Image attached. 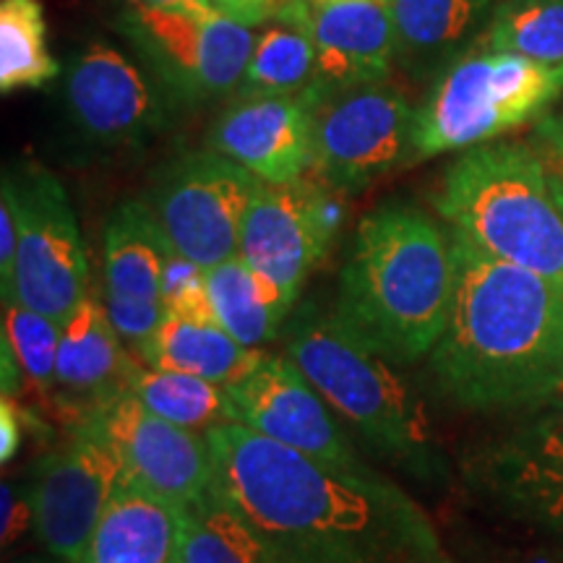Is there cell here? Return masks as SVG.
Masks as SVG:
<instances>
[{
	"label": "cell",
	"mask_w": 563,
	"mask_h": 563,
	"mask_svg": "<svg viewBox=\"0 0 563 563\" xmlns=\"http://www.w3.org/2000/svg\"><path fill=\"white\" fill-rule=\"evenodd\" d=\"M217 488L272 563H452L428 514L376 470H334L238 422L211 428Z\"/></svg>",
	"instance_id": "cell-1"
},
{
	"label": "cell",
	"mask_w": 563,
	"mask_h": 563,
	"mask_svg": "<svg viewBox=\"0 0 563 563\" xmlns=\"http://www.w3.org/2000/svg\"><path fill=\"white\" fill-rule=\"evenodd\" d=\"M456 292L431 373L470 412H530L563 394V287L452 235Z\"/></svg>",
	"instance_id": "cell-2"
},
{
	"label": "cell",
	"mask_w": 563,
	"mask_h": 563,
	"mask_svg": "<svg viewBox=\"0 0 563 563\" xmlns=\"http://www.w3.org/2000/svg\"><path fill=\"white\" fill-rule=\"evenodd\" d=\"M454 241L426 211L384 203L357 224L334 316L394 365L428 357L449 327Z\"/></svg>",
	"instance_id": "cell-3"
},
{
	"label": "cell",
	"mask_w": 563,
	"mask_h": 563,
	"mask_svg": "<svg viewBox=\"0 0 563 563\" xmlns=\"http://www.w3.org/2000/svg\"><path fill=\"white\" fill-rule=\"evenodd\" d=\"M435 209L485 256L563 287V209L553 170L525 144H481L441 175Z\"/></svg>",
	"instance_id": "cell-4"
},
{
	"label": "cell",
	"mask_w": 563,
	"mask_h": 563,
	"mask_svg": "<svg viewBox=\"0 0 563 563\" xmlns=\"http://www.w3.org/2000/svg\"><path fill=\"white\" fill-rule=\"evenodd\" d=\"M285 355L373 452L407 473H431L435 439L426 405L394 363L352 334L334 311L306 308L292 321Z\"/></svg>",
	"instance_id": "cell-5"
},
{
	"label": "cell",
	"mask_w": 563,
	"mask_h": 563,
	"mask_svg": "<svg viewBox=\"0 0 563 563\" xmlns=\"http://www.w3.org/2000/svg\"><path fill=\"white\" fill-rule=\"evenodd\" d=\"M563 89V70L511 53H464L415 112V159L490 144L538 118Z\"/></svg>",
	"instance_id": "cell-6"
},
{
	"label": "cell",
	"mask_w": 563,
	"mask_h": 563,
	"mask_svg": "<svg viewBox=\"0 0 563 563\" xmlns=\"http://www.w3.org/2000/svg\"><path fill=\"white\" fill-rule=\"evenodd\" d=\"M258 183L214 150L180 154L154 175L150 207L175 256L207 272L241 251V228Z\"/></svg>",
	"instance_id": "cell-7"
},
{
	"label": "cell",
	"mask_w": 563,
	"mask_h": 563,
	"mask_svg": "<svg viewBox=\"0 0 563 563\" xmlns=\"http://www.w3.org/2000/svg\"><path fill=\"white\" fill-rule=\"evenodd\" d=\"M313 170L327 186L363 191L412 162L415 112L391 84L350 87L311 102Z\"/></svg>",
	"instance_id": "cell-8"
},
{
	"label": "cell",
	"mask_w": 563,
	"mask_h": 563,
	"mask_svg": "<svg viewBox=\"0 0 563 563\" xmlns=\"http://www.w3.org/2000/svg\"><path fill=\"white\" fill-rule=\"evenodd\" d=\"M121 30L152 60L162 81L186 100H209L238 91L256 40L251 26L209 3L162 9L129 5Z\"/></svg>",
	"instance_id": "cell-9"
},
{
	"label": "cell",
	"mask_w": 563,
	"mask_h": 563,
	"mask_svg": "<svg viewBox=\"0 0 563 563\" xmlns=\"http://www.w3.org/2000/svg\"><path fill=\"white\" fill-rule=\"evenodd\" d=\"M11 180L16 191L19 253L9 302L63 323L89 298V264L79 220L53 173L26 167L21 178Z\"/></svg>",
	"instance_id": "cell-10"
},
{
	"label": "cell",
	"mask_w": 563,
	"mask_h": 563,
	"mask_svg": "<svg viewBox=\"0 0 563 563\" xmlns=\"http://www.w3.org/2000/svg\"><path fill=\"white\" fill-rule=\"evenodd\" d=\"M123 483V464L97 422L70 426L68 439L34 467V532L58 561L79 563Z\"/></svg>",
	"instance_id": "cell-11"
},
{
	"label": "cell",
	"mask_w": 563,
	"mask_h": 563,
	"mask_svg": "<svg viewBox=\"0 0 563 563\" xmlns=\"http://www.w3.org/2000/svg\"><path fill=\"white\" fill-rule=\"evenodd\" d=\"M228 391L238 426L327 467H368L327 399L287 355H266Z\"/></svg>",
	"instance_id": "cell-12"
},
{
	"label": "cell",
	"mask_w": 563,
	"mask_h": 563,
	"mask_svg": "<svg viewBox=\"0 0 563 563\" xmlns=\"http://www.w3.org/2000/svg\"><path fill=\"white\" fill-rule=\"evenodd\" d=\"M334 232L336 209L316 183H258L245 211L238 256L272 279L295 306Z\"/></svg>",
	"instance_id": "cell-13"
},
{
	"label": "cell",
	"mask_w": 563,
	"mask_h": 563,
	"mask_svg": "<svg viewBox=\"0 0 563 563\" xmlns=\"http://www.w3.org/2000/svg\"><path fill=\"white\" fill-rule=\"evenodd\" d=\"M95 422L121 460L125 481L173 509L199 501L214 485L207 435L159 418L131 391Z\"/></svg>",
	"instance_id": "cell-14"
},
{
	"label": "cell",
	"mask_w": 563,
	"mask_h": 563,
	"mask_svg": "<svg viewBox=\"0 0 563 563\" xmlns=\"http://www.w3.org/2000/svg\"><path fill=\"white\" fill-rule=\"evenodd\" d=\"M173 249L144 199L112 209L104 224V308L121 340L141 347L165 316Z\"/></svg>",
	"instance_id": "cell-15"
},
{
	"label": "cell",
	"mask_w": 563,
	"mask_h": 563,
	"mask_svg": "<svg viewBox=\"0 0 563 563\" xmlns=\"http://www.w3.org/2000/svg\"><path fill=\"white\" fill-rule=\"evenodd\" d=\"M139 361L150 368L188 373L220 386L243 382L262 365L266 352L245 347L211 311L203 272L183 262L180 277H167L165 316L146 340Z\"/></svg>",
	"instance_id": "cell-16"
},
{
	"label": "cell",
	"mask_w": 563,
	"mask_h": 563,
	"mask_svg": "<svg viewBox=\"0 0 563 563\" xmlns=\"http://www.w3.org/2000/svg\"><path fill=\"white\" fill-rule=\"evenodd\" d=\"M483 477L506 511L563 538V394L525 412L485 454Z\"/></svg>",
	"instance_id": "cell-17"
},
{
	"label": "cell",
	"mask_w": 563,
	"mask_h": 563,
	"mask_svg": "<svg viewBox=\"0 0 563 563\" xmlns=\"http://www.w3.org/2000/svg\"><path fill=\"white\" fill-rule=\"evenodd\" d=\"M136 363L112 327L104 302L89 295L63 321L53 402L70 426L100 420L104 410L131 391Z\"/></svg>",
	"instance_id": "cell-18"
},
{
	"label": "cell",
	"mask_w": 563,
	"mask_h": 563,
	"mask_svg": "<svg viewBox=\"0 0 563 563\" xmlns=\"http://www.w3.org/2000/svg\"><path fill=\"white\" fill-rule=\"evenodd\" d=\"M224 154L262 183H292L313 167V108L302 95L238 100L209 133Z\"/></svg>",
	"instance_id": "cell-19"
},
{
	"label": "cell",
	"mask_w": 563,
	"mask_h": 563,
	"mask_svg": "<svg viewBox=\"0 0 563 563\" xmlns=\"http://www.w3.org/2000/svg\"><path fill=\"white\" fill-rule=\"evenodd\" d=\"M316 74L306 100L386 81L397 60L391 5L384 0H321L311 9Z\"/></svg>",
	"instance_id": "cell-20"
},
{
	"label": "cell",
	"mask_w": 563,
	"mask_h": 563,
	"mask_svg": "<svg viewBox=\"0 0 563 563\" xmlns=\"http://www.w3.org/2000/svg\"><path fill=\"white\" fill-rule=\"evenodd\" d=\"M66 102L76 129L104 146L136 144L159 123L157 100L141 70L104 42L74 60Z\"/></svg>",
	"instance_id": "cell-21"
},
{
	"label": "cell",
	"mask_w": 563,
	"mask_h": 563,
	"mask_svg": "<svg viewBox=\"0 0 563 563\" xmlns=\"http://www.w3.org/2000/svg\"><path fill=\"white\" fill-rule=\"evenodd\" d=\"M79 563H178L175 509L123 477Z\"/></svg>",
	"instance_id": "cell-22"
},
{
	"label": "cell",
	"mask_w": 563,
	"mask_h": 563,
	"mask_svg": "<svg viewBox=\"0 0 563 563\" xmlns=\"http://www.w3.org/2000/svg\"><path fill=\"white\" fill-rule=\"evenodd\" d=\"M397 63L415 76L452 66L488 16L490 0H391Z\"/></svg>",
	"instance_id": "cell-23"
},
{
	"label": "cell",
	"mask_w": 563,
	"mask_h": 563,
	"mask_svg": "<svg viewBox=\"0 0 563 563\" xmlns=\"http://www.w3.org/2000/svg\"><path fill=\"white\" fill-rule=\"evenodd\" d=\"M313 0H298L277 19L266 21L253 40V51L238 87V100L306 95L316 74L311 37Z\"/></svg>",
	"instance_id": "cell-24"
},
{
	"label": "cell",
	"mask_w": 563,
	"mask_h": 563,
	"mask_svg": "<svg viewBox=\"0 0 563 563\" xmlns=\"http://www.w3.org/2000/svg\"><path fill=\"white\" fill-rule=\"evenodd\" d=\"M203 287L217 321L245 347L262 350L277 336L292 302L241 256L203 272Z\"/></svg>",
	"instance_id": "cell-25"
},
{
	"label": "cell",
	"mask_w": 563,
	"mask_h": 563,
	"mask_svg": "<svg viewBox=\"0 0 563 563\" xmlns=\"http://www.w3.org/2000/svg\"><path fill=\"white\" fill-rule=\"evenodd\" d=\"M178 563H272L262 540L224 501L217 481L199 501L175 509Z\"/></svg>",
	"instance_id": "cell-26"
},
{
	"label": "cell",
	"mask_w": 563,
	"mask_h": 563,
	"mask_svg": "<svg viewBox=\"0 0 563 563\" xmlns=\"http://www.w3.org/2000/svg\"><path fill=\"white\" fill-rule=\"evenodd\" d=\"M131 394L154 415L199 435L235 422L228 386L188 373L150 368L139 361L131 373Z\"/></svg>",
	"instance_id": "cell-27"
},
{
	"label": "cell",
	"mask_w": 563,
	"mask_h": 563,
	"mask_svg": "<svg viewBox=\"0 0 563 563\" xmlns=\"http://www.w3.org/2000/svg\"><path fill=\"white\" fill-rule=\"evenodd\" d=\"M58 74L40 0H0V91L40 89Z\"/></svg>",
	"instance_id": "cell-28"
},
{
	"label": "cell",
	"mask_w": 563,
	"mask_h": 563,
	"mask_svg": "<svg viewBox=\"0 0 563 563\" xmlns=\"http://www.w3.org/2000/svg\"><path fill=\"white\" fill-rule=\"evenodd\" d=\"M483 47L563 70V0L506 3L493 13Z\"/></svg>",
	"instance_id": "cell-29"
},
{
	"label": "cell",
	"mask_w": 563,
	"mask_h": 563,
	"mask_svg": "<svg viewBox=\"0 0 563 563\" xmlns=\"http://www.w3.org/2000/svg\"><path fill=\"white\" fill-rule=\"evenodd\" d=\"M63 323L51 316L30 311V308L9 302L3 306V340L11 344L24 382L34 389L53 391L55 365H58Z\"/></svg>",
	"instance_id": "cell-30"
},
{
	"label": "cell",
	"mask_w": 563,
	"mask_h": 563,
	"mask_svg": "<svg viewBox=\"0 0 563 563\" xmlns=\"http://www.w3.org/2000/svg\"><path fill=\"white\" fill-rule=\"evenodd\" d=\"M16 253H19L16 191H13V180L9 178V173H5L3 196H0V295H3V302L11 300Z\"/></svg>",
	"instance_id": "cell-31"
},
{
	"label": "cell",
	"mask_w": 563,
	"mask_h": 563,
	"mask_svg": "<svg viewBox=\"0 0 563 563\" xmlns=\"http://www.w3.org/2000/svg\"><path fill=\"white\" fill-rule=\"evenodd\" d=\"M3 525H0V532H3V545L16 543L24 532L34 530V509H32V493L30 483H3Z\"/></svg>",
	"instance_id": "cell-32"
},
{
	"label": "cell",
	"mask_w": 563,
	"mask_h": 563,
	"mask_svg": "<svg viewBox=\"0 0 563 563\" xmlns=\"http://www.w3.org/2000/svg\"><path fill=\"white\" fill-rule=\"evenodd\" d=\"M21 443V415L11 397H3L0 402V460L9 462L19 452Z\"/></svg>",
	"instance_id": "cell-33"
},
{
	"label": "cell",
	"mask_w": 563,
	"mask_h": 563,
	"mask_svg": "<svg viewBox=\"0 0 563 563\" xmlns=\"http://www.w3.org/2000/svg\"><path fill=\"white\" fill-rule=\"evenodd\" d=\"M540 141H543V157L551 170L563 178V115L548 118L540 123Z\"/></svg>",
	"instance_id": "cell-34"
},
{
	"label": "cell",
	"mask_w": 563,
	"mask_h": 563,
	"mask_svg": "<svg viewBox=\"0 0 563 563\" xmlns=\"http://www.w3.org/2000/svg\"><path fill=\"white\" fill-rule=\"evenodd\" d=\"M298 0H241V13H238V21L245 26H262L266 21L277 19L282 11L290 9Z\"/></svg>",
	"instance_id": "cell-35"
},
{
	"label": "cell",
	"mask_w": 563,
	"mask_h": 563,
	"mask_svg": "<svg viewBox=\"0 0 563 563\" xmlns=\"http://www.w3.org/2000/svg\"><path fill=\"white\" fill-rule=\"evenodd\" d=\"M131 9H162V5H180V3H207V0H125Z\"/></svg>",
	"instance_id": "cell-36"
},
{
	"label": "cell",
	"mask_w": 563,
	"mask_h": 563,
	"mask_svg": "<svg viewBox=\"0 0 563 563\" xmlns=\"http://www.w3.org/2000/svg\"><path fill=\"white\" fill-rule=\"evenodd\" d=\"M211 9L228 13L230 19L238 21V13H241V0H207Z\"/></svg>",
	"instance_id": "cell-37"
},
{
	"label": "cell",
	"mask_w": 563,
	"mask_h": 563,
	"mask_svg": "<svg viewBox=\"0 0 563 563\" xmlns=\"http://www.w3.org/2000/svg\"><path fill=\"white\" fill-rule=\"evenodd\" d=\"M553 178H555V194H559V201H561V209H563V178H561V175H555V173H553Z\"/></svg>",
	"instance_id": "cell-38"
},
{
	"label": "cell",
	"mask_w": 563,
	"mask_h": 563,
	"mask_svg": "<svg viewBox=\"0 0 563 563\" xmlns=\"http://www.w3.org/2000/svg\"><path fill=\"white\" fill-rule=\"evenodd\" d=\"M384 3H391V0H384Z\"/></svg>",
	"instance_id": "cell-39"
},
{
	"label": "cell",
	"mask_w": 563,
	"mask_h": 563,
	"mask_svg": "<svg viewBox=\"0 0 563 563\" xmlns=\"http://www.w3.org/2000/svg\"><path fill=\"white\" fill-rule=\"evenodd\" d=\"M316 3H321V0H316Z\"/></svg>",
	"instance_id": "cell-40"
},
{
	"label": "cell",
	"mask_w": 563,
	"mask_h": 563,
	"mask_svg": "<svg viewBox=\"0 0 563 563\" xmlns=\"http://www.w3.org/2000/svg\"><path fill=\"white\" fill-rule=\"evenodd\" d=\"M60 563H68V561H60Z\"/></svg>",
	"instance_id": "cell-41"
},
{
	"label": "cell",
	"mask_w": 563,
	"mask_h": 563,
	"mask_svg": "<svg viewBox=\"0 0 563 563\" xmlns=\"http://www.w3.org/2000/svg\"><path fill=\"white\" fill-rule=\"evenodd\" d=\"M313 3H316V0H313Z\"/></svg>",
	"instance_id": "cell-42"
}]
</instances>
